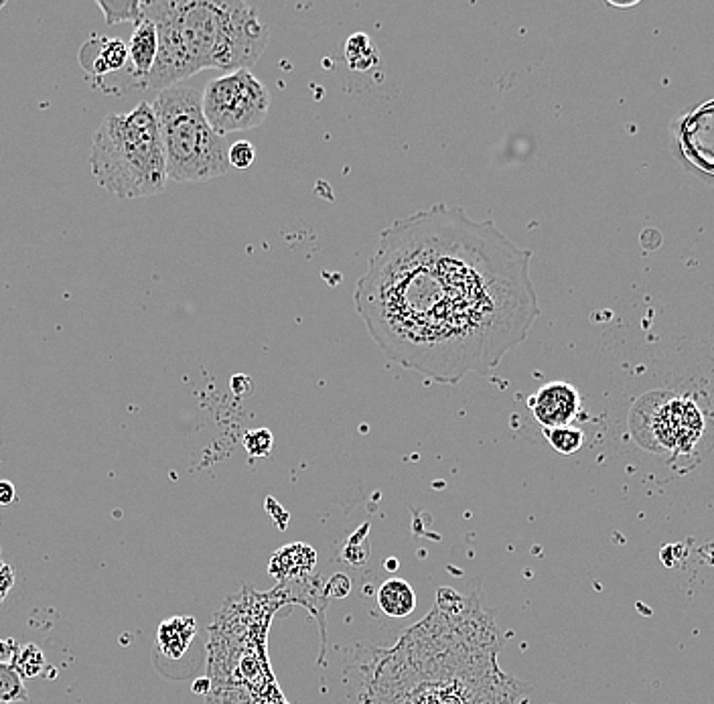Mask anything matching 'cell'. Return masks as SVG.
Masks as SVG:
<instances>
[{"label":"cell","instance_id":"ffe728a7","mask_svg":"<svg viewBox=\"0 0 714 704\" xmlns=\"http://www.w3.org/2000/svg\"><path fill=\"white\" fill-rule=\"evenodd\" d=\"M13 585H15V573L7 562L0 558V603H3V599L9 595Z\"/></svg>","mask_w":714,"mask_h":704},{"label":"cell","instance_id":"5b68a950","mask_svg":"<svg viewBox=\"0 0 714 704\" xmlns=\"http://www.w3.org/2000/svg\"><path fill=\"white\" fill-rule=\"evenodd\" d=\"M268 110L270 92L250 69L213 78L203 88L205 120L224 138L264 124Z\"/></svg>","mask_w":714,"mask_h":704},{"label":"cell","instance_id":"ba28073f","mask_svg":"<svg viewBox=\"0 0 714 704\" xmlns=\"http://www.w3.org/2000/svg\"><path fill=\"white\" fill-rule=\"evenodd\" d=\"M528 406L542 429L568 427L581 412V394L566 382H550L528 398Z\"/></svg>","mask_w":714,"mask_h":704},{"label":"cell","instance_id":"d6986e66","mask_svg":"<svg viewBox=\"0 0 714 704\" xmlns=\"http://www.w3.org/2000/svg\"><path fill=\"white\" fill-rule=\"evenodd\" d=\"M228 159H230V167L234 169H250L256 159L254 145L248 143V140H238V143L230 145Z\"/></svg>","mask_w":714,"mask_h":704},{"label":"cell","instance_id":"5bb4252c","mask_svg":"<svg viewBox=\"0 0 714 704\" xmlns=\"http://www.w3.org/2000/svg\"><path fill=\"white\" fill-rule=\"evenodd\" d=\"M544 437L548 439L550 447L564 457L575 455L585 445V433L573 425L544 429Z\"/></svg>","mask_w":714,"mask_h":704},{"label":"cell","instance_id":"9c48e42d","mask_svg":"<svg viewBox=\"0 0 714 704\" xmlns=\"http://www.w3.org/2000/svg\"><path fill=\"white\" fill-rule=\"evenodd\" d=\"M159 37L153 21L142 17V21L134 27V33L128 43V61L132 67V78L149 82V76L157 61Z\"/></svg>","mask_w":714,"mask_h":704},{"label":"cell","instance_id":"9a60e30c","mask_svg":"<svg viewBox=\"0 0 714 704\" xmlns=\"http://www.w3.org/2000/svg\"><path fill=\"white\" fill-rule=\"evenodd\" d=\"M27 700H29V692L19 672L9 662H0V704L27 702Z\"/></svg>","mask_w":714,"mask_h":704},{"label":"cell","instance_id":"6da1fadb","mask_svg":"<svg viewBox=\"0 0 714 704\" xmlns=\"http://www.w3.org/2000/svg\"><path fill=\"white\" fill-rule=\"evenodd\" d=\"M532 252L439 203L380 234L355 309L384 354L439 384L485 376L540 317Z\"/></svg>","mask_w":714,"mask_h":704},{"label":"cell","instance_id":"277c9868","mask_svg":"<svg viewBox=\"0 0 714 704\" xmlns=\"http://www.w3.org/2000/svg\"><path fill=\"white\" fill-rule=\"evenodd\" d=\"M203 88L193 82L177 84L161 90L153 102L167 177L177 183H203L230 171V145L205 120Z\"/></svg>","mask_w":714,"mask_h":704},{"label":"cell","instance_id":"8992f818","mask_svg":"<svg viewBox=\"0 0 714 704\" xmlns=\"http://www.w3.org/2000/svg\"><path fill=\"white\" fill-rule=\"evenodd\" d=\"M674 155L688 173L714 183V100L700 104L678 122Z\"/></svg>","mask_w":714,"mask_h":704},{"label":"cell","instance_id":"3957f363","mask_svg":"<svg viewBox=\"0 0 714 704\" xmlns=\"http://www.w3.org/2000/svg\"><path fill=\"white\" fill-rule=\"evenodd\" d=\"M92 173L112 195L136 199L167 187V161L153 104L128 114H108L94 134Z\"/></svg>","mask_w":714,"mask_h":704},{"label":"cell","instance_id":"4fadbf2b","mask_svg":"<svg viewBox=\"0 0 714 704\" xmlns=\"http://www.w3.org/2000/svg\"><path fill=\"white\" fill-rule=\"evenodd\" d=\"M343 55L353 72H368V69H372L380 59L372 39L366 33H353L345 41Z\"/></svg>","mask_w":714,"mask_h":704},{"label":"cell","instance_id":"8fae6325","mask_svg":"<svg viewBox=\"0 0 714 704\" xmlns=\"http://www.w3.org/2000/svg\"><path fill=\"white\" fill-rule=\"evenodd\" d=\"M193 617H173L161 623L157 633V652L169 660H181L195 638Z\"/></svg>","mask_w":714,"mask_h":704},{"label":"cell","instance_id":"30bf717a","mask_svg":"<svg viewBox=\"0 0 714 704\" xmlns=\"http://www.w3.org/2000/svg\"><path fill=\"white\" fill-rule=\"evenodd\" d=\"M96 49L84 45L80 51V61L88 72L102 80L104 76L118 72L128 63V45L120 39H92Z\"/></svg>","mask_w":714,"mask_h":704},{"label":"cell","instance_id":"7402d4cb","mask_svg":"<svg viewBox=\"0 0 714 704\" xmlns=\"http://www.w3.org/2000/svg\"><path fill=\"white\" fill-rule=\"evenodd\" d=\"M17 648H19V644L13 642V640H0V662H9L11 664Z\"/></svg>","mask_w":714,"mask_h":704},{"label":"cell","instance_id":"e0dca14e","mask_svg":"<svg viewBox=\"0 0 714 704\" xmlns=\"http://www.w3.org/2000/svg\"><path fill=\"white\" fill-rule=\"evenodd\" d=\"M98 7L104 11L108 25H116V23H124V21H132L134 25H138L142 21V11H140L138 0H114V3L98 0Z\"/></svg>","mask_w":714,"mask_h":704},{"label":"cell","instance_id":"2e32d148","mask_svg":"<svg viewBox=\"0 0 714 704\" xmlns=\"http://www.w3.org/2000/svg\"><path fill=\"white\" fill-rule=\"evenodd\" d=\"M11 666L19 672L21 678H35L45 670V658L35 644H25L17 648Z\"/></svg>","mask_w":714,"mask_h":704},{"label":"cell","instance_id":"52a82bcc","mask_svg":"<svg viewBox=\"0 0 714 704\" xmlns=\"http://www.w3.org/2000/svg\"><path fill=\"white\" fill-rule=\"evenodd\" d=\"M650 435L664 449H688L702 435V416L694 402L672 398L650 418Z\"/></svg>","mask_w":714,"mask_h":704},{"label":"cell","instance_id":"ac0fdd59","mask_svg":"<svg viewBox=\"0 0 714 704\" xmlns=\"http://www.w3.org/2000/svg\"><path fill=\"white\" fill-rule=\"evenodd\" d=\"M274 445V437L268 429H256L244 435V447L252 457H266L270 455Z\"/></svg>","mask_w":714,"mask_h":704},{"label":"cell","instance_id":"44dd1931","mask_svg":"<svg viewBox=\"0 0 714 704\" xmlns=\"http://www.w3.org/2000/svg\"><path fill=\"white\" fill-rule=\"evenodd\" d=\"M17 498L15 485L11 481H0V506H11Z\"/></svg>","mask_w":714,"mask_h":704},{"label":"cell","instance_id":"7c38bea8","mask_svg":"<svg viewBox=\"0 0 714 704\" xmlns=\"http://www.w3.org/2000/svg\"><path fill=\"white\" fill-rule=\"evenodd\" d=\"M378 607L386 617L402 619L408 617L416 609V593L402 579L386 581L378 591Z\"/></svg>","mask_w":714,"mask_h":704},{"label":"cell","instance_id":"7a4b0ae2","mask_svg":"<svg viewBox=\"0 0 714 704\" xmlns=\"http://www.w3.org/2000/svg\"><path fill=\"white\" fill-rule=\"evenodd\" d=\"M155 23L159 51L147 86L167 90L203 69H250L268 47V27L242 0H153L140 3Z\"/></svg>","mask_w":714,"mask_h":704}]
</instances>
